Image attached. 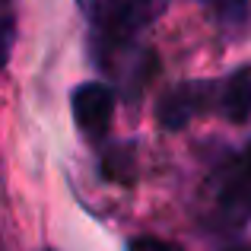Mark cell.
Segmentation results:
<instances>
[{"label":"cell","instance_id":"obj_10","mask_svg":"<svg viewBox=\"0 0 251 251\" xmlns=\"http://www.w3.org/2000/svg\"><path fill=\"white\" fill-rule=\"evenodd\" d=\"M6 3H10V0H0V6H6Z\"/></svg>","mask_w":251,"mask_h":251},{"label":"cell","instance_id":"obj_3","mask_svg":"<svg viewBox=\"0 0 251 251\" xmlns=\"http://www.w3.org/2000/svg\"><path fill=\"white\" fill-rule=\"evenodd\" d=\"M70 102H74V118L83 127L86 137L99 140V137L108 134L111 118H115V92H111L105 83L76 86L74 96H70Z\"/></svg>","mask_w":251,"mask_h":251},{"label":"cell","instance_id":"obj_1","mask_svg":"<svg viewBox=\"0 0 251 251\" xmlns=\"http://www.w3.org/2000/svg\"><path fill=\"white\" fill-rule=\"evenodd\" d=\"M213 194L216 207L223 210V216H229V223L251 220V143L220 166L213 175Z\"/></svg>","mask_w":251,"mask_h":251},{"label":"cell","instance_id":"obj_6","mask_svg":"<svg viewBox=\"0 0 251 251\" xmlns=\"http://www.w3.org/2000/svg\"><path fill=\"white\" fill-rule=\"evenodd\" d=\"M76 3H80V10L86 13V19H89L92 25H102L124 0H76Z\"/></svg>","mask_w":251,"mask_h":251},{"label":"cell","instance_id":"obj_2","mask_svg":"<svg viewBox=\"0 0 251 251\" xmlns=\"http://www.w3.org/2000/svg\"><path fill=\"white\" fill-rule=\"evenodd\" d=\"M216 111V80L210 83H181L159 99V121L169 130H181L197 115Z\"/></svg>","mask_w":251,"mask_h":251},{"label":"cell","instance_id":"obj_7","mask_svg":"<svg viewBox=\"0 0 251 251\" xmlns=\"http://www.w3.org/2000/svg\"><path fill=\"white\" fill-rule=\"evenodd\" d=\"M13 38H16V23H13V16H3V13H0V74H3L6 61H10Z\"/></svg>","mask_w":251,"mask_h":251},{"label":"cell","instance_id":"obj_8","mask_svg":"<svg viewBox=\"0 0 251 251\" xmlns=\"http://www.w3.org/2000/svg\"><path fill=\"white\" fill-rule=\"evenodd\" d=\"M127 251H181V248L169 245V242H162V239H150V235H143V239H134V242H130Z\"/></svg>","mask_w":251,"mask_h":251},{"label":"cell","instance_id":"obj_5","mask_svg":"<svg viewBox=\"0 0 251 251\" xmlns=\"http://www.w3.org/2000/svg\"><path fill=\"white\" fill-rule=\"evenodd\" d=\"M201 3H207L210 10H213V16L220 19V25L226 32H239L248 25L251 19V6L248 0H201Z\"/></svg>","mask_w":251,"mask_h":251},{"label":"cell","instance_id":"obj_9","mask_svg":"<svg viewBox=\"0 0 251 251\" xmlns=\"http://www.w3.org/2000/svg\"><path fill=\"white\" fill-rule=\"evenodd\" d=\"M223 251H251L248 242H239V245H229V248H223Z\"/></svg>","mask_w":251,"mask_h":251},{"label":"cell","instance_id":"obj_4","mask_svg":"<svg viewBox=\"0 0 251 251\" xmlns=\"http://www.w3.org/2000/svg\"><path fill=\"white\" fill-rule=\"evenodd\" d=\"M216 115L235 124H245L251 118V67L216 80Z\"/></svg>","mask_w":251,"mask_h":251}]
</instances>
